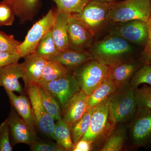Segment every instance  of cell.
<instances>
[{
	"instance_id": "cell-9",
	"label": "cell",
	"mask_w": 151,
	"mask_h": 151,
	"mask_svg": "<svg viewBox=\"0 0 151 151\" xmlns=\"http://www.w3.org/2000/svg\"><path fill=\"white\" fill-rule=\"evenodd\" d=\"M37 84L45 88L56 99L62 111L71 98L81 90L74 71L55 80Z\"/></svg>"
},
{
	"instance_id": "cell-16",
	"label": "cell",
	"mask_w": 151,
	"mask_h": 151,
	"mask_svg": "<svg viewBox=\"0 0 151 151\" xmlns=\"http://www.w3.org/2000/svg\"><path fill=\"white\" fill-rule=\"evenodd\" d=\"M22 72L23 63H16L2 68L0 70V87H4L6 91L22 94L23 91L19 80L22 77Z\"/></svg>"
},
{
	"instance_id": "cell-1",
	"label": "cell",
	"mask_w": 151,
	"mask_h": 151,
	"mask_svg": "<svg viewBox=\"0 0 151 151\" xmlns=\"http://www.w3.org/2000/svg\"><path fill=\"white\" fill-rule=\"evenodd\" d=\"M89 47L94 59L109 66L130 61L128 58L134 51L130 42L111 34Z\"/></svg>"
},
{
	"instance_id": "cell-5",
	"label": "cell",
	"mask_w": 151,
	"mask_h": 151,
	"mask_svg": "<svg viewBox=\"0 0 151 151\" xmlns=\"http://www.w3.org/2000/svg\"><path fill=\"white\" fill-rule=\"evenodd\" d=\"M109 66L95 59L87 61L74 71L80 89L88 96L108 78Z\"/></svg>"
},
{
	"instance_id": "cell-26",
	"label": "cell",
	"mask_w": 151,
	"mask_h": 151,
	"mask_svg": "<svg viewBox=\"0 0 151 151\" xmlns=\"http://www.w3.org/2000/svg\"><path fill=\"white\" fill-rule=\"evenodd\" d=\"M116 127L105 141L101 151H120L124 148L127 140L126 129L124 127Z\"/></svg>"
},
{
	"instance_id": "cell-19",
	"label": "cell",
	"mask_w": 151,
	"mask_h": 151,
	"mask_svg": "<svg viewBox=\"0 0 151 151\" xmlns=\"http://www.w3.org/2000/svg\"><path fill=\"white\" fill-rule=\"evenodd\" d=\"M139 67V63L131 60L109 66L108 78L118 88H121L129 84L134 73Z\"/></svg>"
},
{
	"instance_id": "cell-2",
	"label": "cell",
	"mask_w": 151,
	"mask_h": 151,
	"mask_svg": "<svg viewBox=\"0 0 151 151\" xmlns=\"http://www.w3.org/2000/svg\"><path fill=\"white\" fill-rule=\"evenodd\" d=\"M92 108L89 129L81 139L93 145L105 142L117 124L110 110L108 99Z\"/></svg>"
},
{
	"instance_id": "cell-13",
	"label": "cell",
	"mask_w": 151,
	"mask_h": 151,
	"mask_svg": "<svg viewBox=\"0 0 151 151\" xmlns=\"http://www.w3.org/2000/svg\"><path fill=\"white\" fill-rule=\"evenodd\" d=\"M6 120L9 127L12 146L22 143L30 146L38 140L37 132L31 129L18 113L13 109Z\"/></svg>"
},
{
	"instance_id": "cell-27",
	"label": "cell",
	"mask_w": 151,
	"mask_h": 151,
	"mask_svg": "<svg viewBox=\"0 0 151 151\" xmlns=\"http://www.w3.org/2000/svg\"><path fill=\"white\" fill-rule=\"evenodd\" d=\"M51 30L42 39L35 52L47 60L53 58L60 52L53 40Z\"/></svg>"
},
{
	"instance_id": "cell-18",
	"label": "cell",
	"mask_w": 151,
	"mask_h": 151,
	"mask_svg": "<svg viewBox=\"0 0 151 151\" xmlns=\"http://www.w3.org/2000/svg\"><path fill=\"white\" fill-rule=\"evenodd\" d=\"M11 104L31 129L36 132L35 120L29 98L23 94L17 95L14 92L6 91Z\"/></svg>"
},
{
	"instance_id": "cell-17",
	"label": "cell",
	"mask_w": 151,
	"mask_h": 151,
	"mask_svg": "<svg viewBox=\"0 0 151 151\" xmlns=\"http://www.w3.org/2000/svg\"><path fill=\"white\" fill-rule=\"evenodd\" d=\"M94 59L92 54L85 49L68 48L60 52L57 56L50 60H56L73 72L78 67L89 60Z\"/></svg>"
},
{
	"instance_id": "cell-21",
	"label": "cell",
	"mask_w": 151,
	"mask_h": 151,
	"mask_svg": "<svg viewBox=\"0 0 151 151\" xmlns=\"http://www.w3.org/2000/svg\"><path fill=\"white\" fill-rule=\"evenodd\" d=\"M21 23L31 21L40 5V0H6Z\"/></svg>"
},
{
	"instance_id": "cell-7",
	"label": "cell",
	"mask_w": 151,
	"mask_h": 151,
	"mask_svg": "<svg viewBox=\"0 0 151 151\" xmlns=\"http://www.w3.org/2000/svg\"><path fill=\"white\" fill-rule=\"evenodd\" d=\"M113 3L89 0L81 12L72 14L80 20L94 35L108 22V13Z\"/></svg>"
},
{
	"instance_id": "cell-37",
	"label": "cell",
	"mask_w": 151,
	"mask_h": 151,
	"mask_svg": "<svg viewBox=\"0 0 151 151\" xmlns=\"http://www.w3.org/2000/svg\"><path fill=\"white\" fill-rule=\"evenodd\" d=\"M21 58L19 53L0 52V70L8 65L18 62Z\"/></svg>"
},
{
	"instance_id": "cell-33",
	"label": "cell",
	"mask_w": 151,
	"mask_h": 151,
	"mask_svg": "<svg viewBox=\"0 0 151 151\" xmlns=\"http://www.w3.org/2000/svg\"><path fill=\"white\" fill-rule=\"evenodd\" d=\"M15 16L13 9L6 0L0 2V27L12 26Z\"/></svg>"
},
{
	"instance_id": "cell-4",
	"label": "cell",
	"mask_w": 151,
	"mask_h": 151,
	"mask_svg": "<svg viewBox=\"0 0 151 151\" xmlns=\"http://www.w3.org/2000/svg\"><path fill=\"white\" fill-rule=\"evenodd\" d=\"M135 89L128 84L119 88L108 99L110 110L116 124L133 119L137 109Z\"/></svg>"
},
{
	"instance_id": "cell-11",
	"label": "cell",
	"mask_w": 151,
	"mask_h": 151,
	"mask_svg": "<svg viewBox=\"0 0 151 151\" xmlns=\"http://www.w3.org/2000/svg\"><path fill=\"white\" fill-rule=\"evenodd\" d=\"M110 34L122 37L130 43L145 45L148 36L147 22L139 19L117 23Z\"/></svg>"
},
{
	"instance_id": "cell-10",
	"label": "cell",
	"mask_w": 151,
	"mask_h": 151,
	"mask_svg": "<svg viewBox=\"0 0 151 151\" xmlns=\"http://www.w3.org/2000/svg\"><path fill=\"white\" fill-rule=\"evenodd\" d=\"M26 89L31 104L36 127L47 137L55 140L54 120L42 104L37 84L31 85Z\"/></svg>"
},
{
	"instance_id": "cell-3",
	"label": "cell",
	"mask_w": 151,
	"mask_h": 151,
	"mask_svg": "<svg viewBox=\"0 0 151 151\" xmlns=\"http://www.w3.org/2000/svg\"><path fill=\"white\" fill-rule=\"evenodd\" d=\"M151 16V0H125L112 4L108 22L116 24L139 19L147 22Z\"/></svg>"
},
{
	"instance_id": "cell-32",
	"label": "cell",
	"mask_w": 151,
	"mask_h": 151,
	"mask_svg": "<svg viewBox=\"0 0 151 151\" xmlns=\"http://www.w3.org/2000/svg\"><path fill=\"white\" fill-rule=\"evenodd\" d=\"M135 97L137 107L151 110V86L137 87L135 89Z\"/></svg>"
},
{
	"instance_id": "cell-22",
	"label": "cell",
	"mask_w": 151,
	"mask_h": 151,
	"mask_svg": "<svg viewBox=\"0 0 151 151\" xmlns=\"http://www.w3.org/2000/svg\"><path fill=\"white\" fill-rule=\"evenodd\" d=\"M118 89V86L113 81L108 78L91 94L87 96V109L94 108L105 102Z\"/></svg>"
},
{
	"instance_id": "cell-25",
	"label": "cell",
	"mask_w": 151,
	"mask_h": 151,
	"mask_svg": "<svg viewBox=\"0 0 151 151\" xmlns=\"http://www.w3.org/2000/svg\"><path fill=\"white\" fill-rule=\"evenodd\" d=\"M37 85L41 100L47 113L54 121L62 119V110L58 101L45 88L40 84Z\"/></svg>"
},
{
	"instance_id": "cell-29",
	"label": "cell",
	"mask_w": 151,
	"mask_h": 151,
	"mask_svg": "<svg viewBox=\"0 0 151 151\" xmlns=\"http://www.w3.org/2000/svg\"><path fill=\"white\" fill-rule=\"evenodd\" d=\"M56 4L57 10L70 14L81 12L89 0H52Z\"/></svg>"
},
{
	"instance_id": "cell-8",
	"label": "cell",
	"mask_w": 151,
	"mask_h": 151,
	"mask_svg": "<svg viewBox=\"0 0 151 151\" xmlns=\"http://www.w3.org/2000/svg\"><path fill=\"white\" fill-rule=\"evenodd\" d=\"M129 125V136L137 147L151 148V110L137 107Z\"/></svg>"
},
{
	"instance_id": "cell-39",
	"label": "cell",
	"mask_w": 151,
	"mask_h": 151,
	"mask_svg": "<svg viewBox=\"0 0 151 151\" xmlns=\"http://www.w3.org/2000/svg\"><path fill=\"white\" fill-rule=\"evenodd\" d=\"M95 1H100L105 2L107 3L114 2L116 0H95Z\"/></svg>"
},
{
	"instance_id": "cell-38",
	"label": "cell",
	"mask_w": 151,
	"mask_h": 151,
	"mask_svg": "<svg viewBox=\"0 0 151 151\" xmlns=\"http://www.w3.org/2000/svg\"><path fill=\"white\" fill-rule=\"evenodd\" d=\"M93 145L89 141L81 139L74 145L72 151H89L92 150Z\"/></svg>"
},
{
	"instance_id": "cell-40",
	"label": "cell",
	"mask_w": 151,
	"mask_h": 151,
	"mask_svg": "<svg viewBox=\"0 0 151 151\" xmlns=\"http://www.w3.org/2000/svg\"><path fill=\"white\" fill-rule=\"evenodd\" d=\"M149 64H150V65H151V60L150 61V62L149 63Z\"/></svg>"
},
{
	"instance_id": "cell-12",
	"label": "cell",
	"mask_w": 151,
	"mask_h": 151,
	"mask_svg": "<svg viewBox=\"0 0 151 151\" xmlns=\"http://www.w3.org/2000/svg\"><path fill=\"white\" fill-rule=\"evenodd\" d=\"M67 29L68 48L85 50L92 44L94 34L72 14L68 20Z\"/></svg>"
},
{
	"instance_id": "cell-36",
	"label": "cell",
	"mask_w": 151,
	"mask_h": 151,
	"mask_svg": "<svg viewBox=\"0 0 151 151\" xmlns=\"http://www.w3.org/2000/svg\"><path fill=\"white\" fill-rule=\"evenodd\" d=\"M148 36L144 50L141 54L140 61L143 64H148L151 60V16L147 21Z\"/></svg>"
},
{
	"instance_id": "cell-15",
	"label": "cell",
	"mask_w": 151,
	"mask_h": 151,
	"mask_svg": "<svg viewBox=\"0 0 151 151\" xmlns=\"http://www.w3.org/2000/svg\"><path fill=\"white\" fill-rule=\"evenodd\" d=\"M87 96L80 90L71 98L62 110V119L69 127L81 119L88 110L86 105Z\"/></svg>"
},
{
	"instance_id": "cell-23",
	"label": "cell",
	"mask_w": 151,
	"mask_h": 151,
	"mask_svg": "<svg viewBox=\"0 0 151 151\" xmlns=\"http://www.w3.org/2000/svg\"><path fill=\"white\" fill-rule=\"evenodd\" d=\"M53 135L57 145L63 151H72L74 147L70 127L63 119L55 124Z\"/></svg>"
},
{
	"instance_id": "cell-6",
	"label": "cell",
	"mask_w": 151,
	"mask_h": 151,
	"mask_svg": "<svg viewBox=\"0 0 151 151\" xmlns=\"http://www.w3.org/2000/svg\"><path fill=\"white\" fill-rule=\"evenodd\" d=\"M55 16L56 11L50 10L45 16L31 28L24 40L22 42L18 48L21 57L24 58L27 55L35 53L42 39L52 29Z\"/></svg>"
},
{
	"instance_id": "cell-20",
	"label": "cell",
	"mask_w": 151,
	"mask_h": 151,
	"mask_svg": "<svg viewBox=\"0 0 151 151\" xmlns=\"http://www.w3.org/2000/svg\"><path fill=\"white\" fill-rule=\"evenodd\" d=\"M71 14L56 11L54 25L52 29V35L57 48L60 52L68 48L67 25L68 20Z\"/></svg>"
},
{
	"instance_id": "cell-31",
	"label": "cell",
	"mask_w": 151,
	"mask_h": 151,
	"mask_svg": "<svg viewBox=\"0 0 151 151\" xmlns=\"http://www.w3.org/2000/svg\"><path fill=\"white\" fill-rule=\"evenodd\" d=\"M21 43L16 40L13 35L0 31V52L18 53V48Z\"/></svg>"
},
{
	"instance_id": "cell-14",
	"label": "cell",
	"mask_w": 151,
	"mask_h": 151,
	"mask_svg": "<svg viewBox=\"0 0 151 151\" xmlns=\"http://www.w3.org/2000/svg\"><path fill=\"white\" fill-rule=\"evenodd\" d=\"M47 61L46 59L35 53L24 58V61L23 63L22 78L24 81L26 89L38 83Z\"/></svg>"
},
{
	"instance_id": "cell-24",
	"label": "cell",
	"mask_w": 151,
	"mask_h": 151,
	"mask_svg": "<svg viewBox=\"0 0 151 151\" xmlns=\"http://www.w3.org/2000/svg\"><path fill=\"white\" fill-rule=\"evenodd\" d=\"M70 70L60 63L54 60H47L44 68L39 82H48L63 77L70 73Z\"/></svg>"
},
{
	"instance_id": "cell-34",
	"label": "cell",
	"mask_w": 151,
	"mask_h": 151,
	"mask_svg": "<svg viewBox=\"0 0 151 151\" xmlns=\"http://www.w3.org/2000/svg\"><path fill=\"white\" fill-rule=\"evenodd\" d=\"M10 136L9 127L6 120L0 124V151L13 150Z\"/></svg>"
},
{
	"instance_id": "cell-28",
	"label": "cell",
	"mask_w": 151,
	"mask_h": 151,
	"mask_svg": "<svg viewBox=\"0 0 151 151\" xmlns=\"http://www.w3.org/2000/svg\"><path fill=\"white\" fill-rule=\"evenodd\" d=\"M93 108L88 109L81 119L70 127V134L73 144L80 140L89 129Z\"/></svg>"
},
{
	"instance_id": "cell-35",
	"label": "cell",
	"mask_w": 151,
	"mask_h": 151,
	"mask_svg": "<svg viewBox=\"0 0 151 151\" xmlns=\"http://www.w3.org/2000/svg\"><path fill=\"white\" fill-rule=\"evenodd\" d=\"M30 147L33 151H63L57 143L42 140L36 141Z\"/></svg>"
},
{
	"instance_id": "cell-30",
	"label": "cell",
	"mask_w": 151,
	"mask_h": 151,
	"mask_svg": "<svg viewBox=\"0 0 151 151\" xmlns=\"http://www.w3.org/2000/svg\"><path fill=\"white\" fill-rule=\"evenodd\" d=\"M143 84L151 86V65L149 64H144L139 68L129 83L130 86L135 89Z\"/></svg>"
}]
</instances>
